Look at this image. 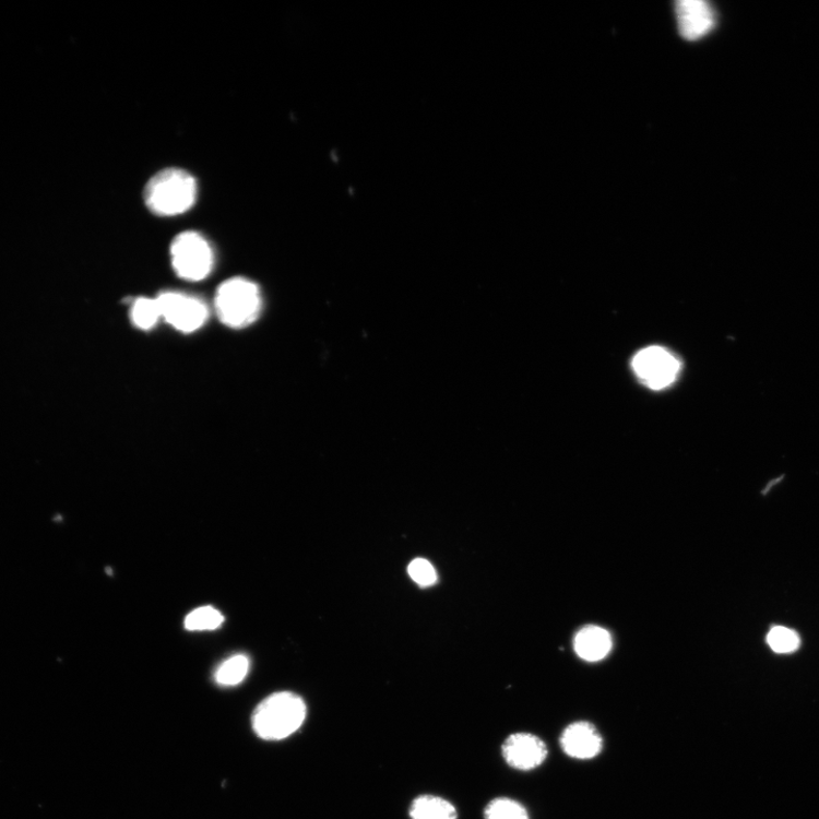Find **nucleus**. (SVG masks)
I'll list each match as a JSON object with an SVG mask.
<instances>
[{"label":"nucleus","mask_w":819,"mask_h":819,"mask_svg":"<svg viewBox=\"0 0 819 819\" xmlns=\"http://www.w3.org/2000/svg\"><path fill=\"white\" fill-rule=\"evenodd\" d=\"M307 719V704L292 692H278L264 699L252 717L254 732L263 740L280 741L294 734Z\"/></svg>","instance_id":"1"},{"label":"nucleus","mask_w":819,"mask_h":819,"mask_svg":"<svg viewBox=\"0 0 819 819\" xmlns=\"http://www.w3.org/2000/svg\"><path fill=\"white\" fill-rule=\"evenodd\" d=\"M197 198V180L181 169H167L158 173L145 188L147 207L162 216L185 213L195 204Z\"/></svg>","instance_id":"2"},{"label":"nucleus","mask_w":819,"mask_h":819,"mask_svg":"<svg viewBox=\"0 0 819 819\" xmlns=\"http://www.w3.org/2000/svg\"><path fill=\"white\" fill-rule=\"evenodd\" d=\"M262 299L259 287L245 278H233L218 287L215 310L218 319L230 328L252 324L261 312Z\"/></svg>","instance_id":"3"},{"label":"nucleus","mask_w":819,"mask_h":819,"mask_svg":"<svg viewBox=\"0 0 819 819\" xmlns=\"http://www.w3.org/2000/svg\"><path fill=\"white\" fill-rule=\"evenodd\" d=\"M171 258L177 275L189 282L205 280L214 264L210 244L194 232H186L175 238Z\"/></svg>","instance_id":"4"},{"label":"nucleus","mask_w":819,"mask_h":819,"mask_svg":"<svg viewBox=\"0 0 819 819\" xmlns=\"http://www.w3.org/2000/svg\"><path fill=\"white\" fill-rule=\"evenodd\" d=\"M632 367L643 384L653 391L667 389L680 371V363L675 355L661 346L641 349L636 355Z\"/></svg>","instance_id":"5"},{"label":"nucleus","mask_w":819,"mask_h":819,"mask_svg":"<svg viewBox=\"0 0 819 819\" xmlns=\"http://www.w3.org/2000/svg\"><path fill=\"white\" fill-rule=\"evenodd\" d=\"M161 318L182 333H193L204 324L209 311L201 299L179 293H164L156 298Z\"/></svg>","instance_id":"6"},{"label":"nucleus","mask_w":819,"mask_h":819,"mask_svg":"<svg viewBox=\"0 0 819 819\" xmlns=\"http://www.w3.org/2000/svg\"><path fill=\"white\" fill-rule=\"evenodd\" d=\"M502 755L510 768L529 772L541 767L548 757V747L531 733H514L502 746Z\"/></svg>","instance_id":"7"},{"label":"nucleus","mask_w":819,"mask_h":819,"mask_svg":"<svg viewBox=\"0 0 819 819\" xmlns=\"http://www.w3.org/2000/svg\"><path fill=\"white\" fill-rule=\"evenodd\" d=\"M560 746L567 756L589 760L603 751L604 740L592 723L575 722L563 729Z\"/></svg>","instance_id":"8"},{"label":"nucleus","mask_w":819,"mask_h":819,"mask_svg":"<svg viewBox=\"0 0 819 819\" xmlns=\"http://www.w3.org/2000/svg\"><path fill=\"white\" fill-rule=\"evenodd\" d=\"M675 9L682 38L697 40L713 29L715 15L703 0H679Z\"/></svg>","instance_id":"9"},{"label":"nucleus","mask_w":819,"mask_h":819,"mask_svg":"<svg viewBox=\"0 0 819 819\" xmlns=\"http://www.w3.org/2000/svg\"><path fill=\"white\" fill-rule=\"evenodd\" d=\"M613 646L610 634L604 628L587 626L577 636L575 651L586 662L607 657Z\"/></svg>","instance_id":"10"},{"label":"nucleus","mask_w":819,"mask_h":819,"mask_svg":"<svg viewBox=\"0 0 819 819\" xmlns=\"http://www.w3.org/2000/svg\"><path fill=\"white\" fill-rule=\"evenodd\" d=\"M410 816L413 819H456L458 812L448 800L425 795L415 799L412 808H410Z\"/></svg>","instance_id":"11"},{"label":"nucleus","mask_w":819,"mask_h":819,"mask_svg":"<svg viewBox=\"0 0 819 819\" xmlns=\"http://www.w3.org/2000/svg\"><path fill=\"white\" fill-rule=\"evenodd\" d=\"M248 655L236 654L221 665L215 672L214 678L218 686L236 687L248 676L250 670Z\"/></svg>","instance_id":"12"},{"label":"nucleus","mask_w":819,"mask_h":819,"mask_svg":"<svg viewBox=\"0 0 819 819\" xmlns=\"http://www.w3.org/2000/svg\"><path fill=\"white\" fill-rule=\"evenodd\" d=\"M225 621L224 615L211 606L191 612L185 619V628L191 632L214 631Z\"/></svg>","instance_id":"13"},{"label":"nucleus","mask_w":819,"mask_h":819,"mask_svg":"<svg viewBox=\"0 0 819 819\" xmlns=\"http://www.w3.org/2000/svg\"><path fill=\"white\" fill-rule=\"evenodd\" d=\"M485 819H530L527 809L510 798L491 800L485 808Z\"/></svg>","instance_id":"14"},{"label":"nucleus","mask_w":819,"mask_h":819,"mask_svg":"<svg viewBox=\"0 0 819 819\" xmlns=\"http://www.w3.org/2000/svg\"><path fill=\"white\" fill-rule=\"evenodd\" d=\"M161 318L156 299L139 298L131 309V320L140 330L149 331Z\"/></svg>","instance_id":"15"},{"label":"nucleus","mask_w":819,"mask_h":819,"mask_svg":"<svg viewBox=\"0 0 819 819\" xmlns=\"http://www.w3.org/2000/svg\"><path fill=\"white\" fill-rule=\"evenodd\" d=\"M768 643L778 653H791L799 648L800 638L790 628L776 626L769 633Z\"/></svg>","instance_id":"16"},{"label":"nucleus","mask_w":819,"mask_h":819,"mask_svg":"<svg viewBox=\"0 0 819 819\" xmlns=\"http://www.w3.org/2000/svg\"><path fill=\"white\" fill-rule=\"evenodd\" d=\"M408 575L419 586L429 587L437 581V572L432 565L426 559H416L408 565Z\"/></svg>","instance_id":"17"}]
</instances>
